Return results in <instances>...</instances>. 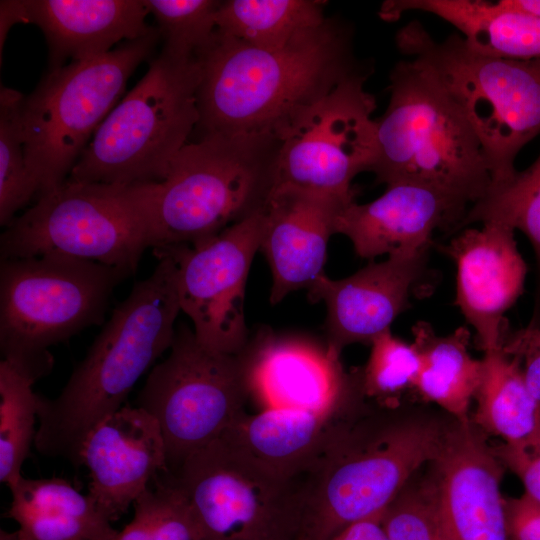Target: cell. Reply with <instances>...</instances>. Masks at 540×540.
<instances>
[{"mask_svg": "<svg viewBox=\"0 0 540 540\" xmlns=\"http://www.w3.org/2000/svg\"><path fill=\"white\" fill-rule=\"evenodd\" d=\"M352 38L351 28L333 18L276 49L215 31L196 54L200 136H275L301 108L348 77L369 71L356 59Z\"/></svg>", "mask_w": 540, "mask_h": 540, "instance_id": "1", "label": "cell"}, {"mask_svg": "<svg viewBox=\"0 0 540 540\" xmlns=\"http://www.w3.org/2000/svg\"><path fill=\"white\" fill-rule=\"evenodd\" d=\"M450 422L360 399L337 419L305 475L302 540H327L382 517L415 473L439 457Z\"/></svg>", "mask_w": 540, "mask_h": 540, "instance_id": "2", "label": "cell"}, {"mask_svg": "<svg viewBox=\"0 0 540 540\" xmlns=\"http://www.w3.org/2000/svg\"><path fill=\"white\" fill-rule=\"evenodd\" d=\"M152 252L158 259L152 274L114 308L59 395H38L34 445L42 455L80 466L90 432L123 407L140 377L170 349L181 311L177 265L169 254Z\"/></svg>", "mask_w": 540, "mask_h": 540, "instance_id": "3", "label": "cell"}, {"mask_svg": "<svg viewBox=\"0 0 540 540\" xmlns=\"http://www.w3.org/2000/svg\"><path fill=\"white\" fill-rule=\"evenodd\" d=\"M390 98L376 120L378 183L418 182L469 206L482 199L491 175L470 123L435 78L412 59L389 76Z\"/></svg>", "mask_w": 540, "mask_h": 540, "instance_id": "4", "label": "cell"}, {"mask_svg": "<svg viewBox=\"0 0 540 540\" xmlns=\"http://www.w3.org/2000/svg\"><path fill=\"white\" fill-rule=\"evenodd\" d=\"M395 44L463 112L481 143L490 188L509 182L517 173L518 153L540 134V59L484 55L468 47L459 33L438 42L416 20L396 33Z\"/></svg>", "mask_w": 540, "mask_h": 540, "instance_id": "5", "label": "cell"}, {"mask_svg": "<svg viewBox=\"0 0 540 540\" xmlns=\"http://www.w3.org/2000/svg\"><path fill=\"white\" fill-rule=\"evenodd\" d=\"M277 150L270 134L188 142L153 184L150 247L193 245L262 208L274 185Z\"/></svg>", "mask_w": 540, "mask_h": 540, "instance_id": "6", "label": "cell"}, {"mask_svg": "<svg viewBox=\"0 0 540 540\" xmlns=\"http://www.w3.org/2000/svg\"><path fill=\"white\" fill-rule=\"evenodd\" d=\"M197 56L165 48L103 120L67 179L134 185L162 181L199 123Z\"/></svg>", "mask_w": 540, "mask_h": 540, "instance_id": "7", "label": "cell"}, {"mask_svg": "<svg viewBox=\"0 0 540 540\" xmlns=\"http://www.w3.org/2000/svg\"><path fill=\"white\" fill-rule=\"evenodd\" d=\"M127 271L60 253L0 260V349L35 382L48 375V348L101 325Z\"/></svg>", "mask_w": 540, "mask_h": 540, "instance_id": "8", "label": "cell"}, {"mask_svg": "<svg viewBox=\"0 0 540 540\" xmlns=\"http://www.w3.org/2000/svg\"><path fill=\"white\" fill-rule=\"evenodd\" d=\"M153 183L67 179L5 227L0 260L60 253L134 275L150 247Z\"/></svg>", "mask_w": 540, "mask_h": 540, "instance_id": "9", "label": "cell"}, {"mask_svg": "<svg viewBox=\"0 0 540 540\" xmlns=\"http://www.w3.org/2000/svg\"><path fill=\"white\" fill-rule=\"evenodd\" d=\"M157 29L100 56L49 70L25 97L26 164L38 196L64 183L97 128L115 107L138 65L159 38Z\"/></svg>", "mask_w": 540, "mask_h": 540, "instance_id": "10", "label": "cell"}, {"mask_svg": "<svg viewBox=\"0 0 540 540\" xmlns=\"http://www.w3.org/2000/svg\"><path fill=\"white\" fill-rule=\"evenodd\" d=\"M170 474L202 540H302L305 476L275 472L227 433Z\"/></svg>", "mask_w": 540, "mask_h": 540, "instance_id": "11", "label": "cell"}, {"mask_svg": "<svg viewBox=\"0 0 540 540\" xmlns=\"http://www.w3.org/2000/svg\"><path fill=\"white\" fill-rule=\"evenodd\" d=\"M240 358L202 345L186 324L175 328L167 358L149 373L137 403L158 422L169 472L219 438L245 413Z\"/></svg>", "mask_w": 540, "mask_h": 540, "instance_id": "12", "label": "cell"}, {"mask_svg": "<svg viewBox=\"0 0 540 540\" xmlns=\"http://www.w3.org/2000/svg\"><path fill=\"white\" fill-rule=\"evenodd\" d=\"M357 73L301 108L276 133L274 185L292 186L354 202L352 180L378 158L376 100Z\"/></svg>", "mask_w": 540, "mask_h": 540, "instance_id": "13", "label": "cell"}, {"mask_svg": "<svg viewBox=\"0 0 540 540\" xmlns=\"http://www.w3.org/2000/svg\"><path fill=\"white\" fill-rule=\"evenodd\" d=\"M262 228L263 207L193 245L152 249L175 260L181 311L198 341L211 350L237 355L249 341L245 288Z\"/></svg>", "mask_w": 540, "mask_h": 540, "instance_id": "14", "label": "cell"}, {"mask_svg": "<svg viewBox=\"0 0 540 540\" xmlns=\"http://www.w3.org/2000/svg\"><path fill=\"white\" fill-rule=\"evenodd\" d=\"M248 400L259 411L287 408L338 413L361 396L353 370L326 341L260 329L238 354Z\"/></svg>", "mask_w": 540, "mask_h": 540, "instance_id": "15", "label": "cell"}, {"mask_svg": "<svg viewBox=\"0 0 540 540\" xmlns=\"http://www.w3.org/2000/svg\"><path fill=\"white\" fill-rule=\"evenodd\" d=\"M429 249L370 261L354 274L334 280L321 275L308 289L311 302L323 301L326 343L341 353L351 344L371 342L411 307L431 293Z\"/></svg>", "mask_w": 540, "mask_h": 540, "instance_id": "16", "label": "cell"}, {"mask_svg": "<svg viewBox=\"0 0 540 540\" xmlns=\"http://www.w3.org/2000/svg\"><path fill=\"white\" fill-rule=\"evenodd\" d=\"M431 466L448 540H509L500 490L505 468L471 419L451 420Z\"/></svg>", "mask_w": 540, "mask_h": 540, "instance_id": "17", "label": "cell"}, {"mask_svg": "<svg viewBox=\"0 0 540 540\" xmlns=\"http://www.w3.org/2000/svg\"><path fill=\"white\" fill-rule=\"evenodd\" d=\"M456 266V299L484 352L502 346L509 329L505 313L524 291L527 265L514 230L497 222L463 229L441 247Z\"/></svg>", "mask_w": 540, "mask_h": 540, "instance_id": "18", "label": "cell"}, {"mask_svg": "<svg viewBox=\"0 0 540 540\" xmlns=\"http://www.w3.org/2000/svg\"><path fill=\"white\" fill-rule=\"evenodd\" d=\"M80 465L89 471V496L111 522L169 471L161 428L139 406H123L101 421L82 446Z\"/></svg>", "mask_w": 540, "mask_h": 540, "instance_id": "19", "label": "cell"}, {"mask_svg": "<svg viewBox=\"0 0 540 540\" xmlns=\"http://www.w3.org/2000/svg\"><path fill=\"white\" fill-rule=\"evenodd\" d=\"M469 205L434 187L418 182L386 186L375 200L343 208L335 234L345 235L355 253L373 260L382 255L411 254L433 245L436 230H458Z\"/></svg>", "mask_w": 540, "mask_h": 540, "instance_id": "20", "label": "cell"}, {"mask_svg": "<svg viewBox=\"0 0 540 540\" xmlns=\"http://www.w3.org/2000/svg\"><path fill=\"white\" fill-rule=\"evenodd\" d=\"M148 14L144 0H2L0 43L17 23L37 25L49 47L52 70L67 59L100 56L115 44L151 34L156 29L146 23Z\"/></svg>", "mask_w": 540, "mask_h": 540, "instance_id": "21", "label": "cell"}, {"mask_svg": "<svg viewBox=\"0 0 540 540\" xmlns=\"http://www.w3.org/2000/svg\"><path fill=\"white\" fill-rule=\"evenodd\" d=\"M350 204L292 186H273L263 206L261 251L272 273L269 301L308 289L321 275L340 211Z\"/></svg>", "mask_w": 540, "mask_h": 540, "instance_id": "22", "label": "cell"}, {"mask_svg": "<svg viewBox=\"0 0 540 540\" xmlns=\"http://www.w3.org/2000/svg\"><path fill=\"white\" fill-rule=\"evenodd\" d=\"M407 11L434 14L454 26L472 50L519 60L540 59V18L503 0H390L379 15L395 21Z\"/></svg>", "mask_w": 540, "mask_h": 540, "instance_id": "23", "label": "cell"}, {"mask_svg": "<svg viewBox=\"0 0 540 540\" xmlns=\"http://www.w3.org/2000/svg\"><path fill=\"white\" fill-rule=\"evenodd\" d=\"M9 488L6 516L20 540H110L117 532L89 494L63 478L22 476Z\"/></svg>", "mask_w": 540, "mask_h": 540, "instance_id": "24", "label": "cell"}, {"mask_svg": "<svg viewBox=\"0 0 540 540\" xmlns=\"http://www.w3.org/2000/svg\"><path fill=\"white\" fill-rule=\"evenodd\" d=\"M338 413L271 408L243 413L227 433L250 455L288 477L305 476L325 447Z\"/></svg>", "mask_w": 540, "mask_h": 540, "instance_id": "25", "label": "cell"}, {"mask_svg": "<svg viewBox=\"0 0 540 540\" xmlns=\"http://www.w3.org/2000/svg\"><path fill=\"white\" fill-rule=\"evenodd\" d=\"M412 334L420 359L412 393L436 404L457 421L470 420L469 409L481 381L483 362L470 354L469 329L461 326L441 336L431 324L418 321Z\"/></svg>", "mask_w": 540, "mask_h": 540, "instance_id": "26", "label": "cell"}, {"mask_svg": "<svg viewBox=\"0 0 540 540\" xmlns=\"http://www.w3.org/2000/svg\"><path fill=\"white\" fill-rule=\"evenodd\" d=\"M482 377L471 421L485 435L520 444L540 438V404L530 392L519 362L501 347L484 352Z\"/></svg>", "mask_w": 540, "mask_h": 540, "instance_id": "27", "label": "cell"}, {"mask_svg": "<svg viewBox=\"0 0 540 540\" xmlns=\"http://www.w3.org/2000/svg\"><path fill=\"white\" fill-rule=\"evenodd\" d=\"M324 1L227 0L216 12V32L257 48H282L326 21Z\"/></svg>", "mask_w": 540, "mask_h": 540, "instance_id": "28", "label": "cell"}, {"mask_svg": "<svg viewBox=\"0 0 540 540\" xmlns=\"http://www.w3.org/2000/svg\"><path fill=\"white\" fill-rule=\"evenodd\" d=\"M487 222L520 230L531 243L537 264V289L529 324L540 325V154L529 168L517 171L506 184L490 188L482 199L471 205L458 230Z\"/></svg>", "mask_w": 540, "mask_h": 540, "instance_id": "29", "label": "cell"}, {"mask_svg": "<svg viewBox=\"0 0 540 540\" xmlns=\"http://www.w3.org/2000/svg\"><path fill=\"white\" fill-rule=\"evenodd\" d=\"M34 383L7 360L0 361V481L8 487L22 477V465L36 436Z\"/></svg>", "mask_w": 540, "mask_h": 540, "instance_id": "30", "label": "cell"}, {"mask_svg": "<svg viewBox=\"0 0 540 540\" xmlns=\"http://www.w3.org/2000/svg\"><path fill=\"white\" fill-rule=\"evenodd\" d=\"M363 367L353 370L362 397L378 406L398 408L401 398L412 393L420 366L412 343L390 330L377 336Z\"/></svg>", "mask_w": 540, "mask_h": 540, "instance_id": "31", "label": "cell"}, {"mask_svg": "<svg viewBox=\"0 0 540 540\" xmlns=\"http://www.w3.org/2000/svg\"><path fill=\"white\" fill-rule=\"evenodd\" d=\"M25 96L1 85L0 88V224L6 227L15 214L35 195L37 187L26 164L22 129Z\"/></svg>", "mask_w": 540, "mask_h": 540, "instance_id": "32", "label": "cell"}, {"mask_svg": "<svg viewBox=\"0 0 540 540\" xmlns=\"http://www.w3.org/2000/svg\"><path fill=\"white\" fill-rule=\"evenodd\" d=\"M157 23L165 49L182 56H196L212 39L216 12L215 0H144Z\"/></svg>", "mask_w": 540, "mask_h": 540, "instance_id": "33", "label": "cell"}, {"mask_svg": "<svg viewBox=\"0 0 540 540\" xmlns=\"http://www.w3.org/2000/svg\"><path fill=\"white\" fill-rule=\"evenodd\" d=\"M387 540H448L440 519L432 472L413 478L385 510Z\"/></svg>", "mask_w": 540, "mask_h": 540, "instance_id": "34", "label": "cell"}, {"mask_svg": "<svg viewBox=\"0 0 540 540\" xmlns=\"http://www.w3.org/2000/svg\"><path fill=\"white\" fill-rule=\"evenodd\" d=\"M163 505L152 540H202V533L185 495L170 472L159 474Z\"/></svg>", "mask_w": 540, "mask_h": 540, "instance_id": "35", "label": "cell"}, {"mask_svg": "<svg viewBox=\"0 0 540 540\" xmlns=\"http://www.w3.org/2000/svg\"><path fill=\"white\" fill-rule=\"evenodd\" d=\"M492 447L504 468L521 480L524 493L540 503V438L520 444L502 442Z\"/></svg>", "mask_w": 540, "mask_h": 540, "instance_id": "36", "label": "cell"}, {"mask_svg": "<svg viewBox=\"0 0 540 540\" xmlns=\"http://www.w3.org/2000/svg\"><path fill=\"white\" fill-rule=\"evenodd\" d=\"M501 348L519 362L525 382L540 404V326L509 330Z\"/></svg>", "mask_w": 540, "mask_h": 540, "instance_id": "37", "label": "cell"}, {"mask_svg": "<svg viewBox=\"0 0 540 540\" xmlns=\"http://www.w3.org/2000/svg\"><path fill=\"white\" fill-rule=\"evenodd\" d=\"M149 488L134 502L132 520L117 530L110 540H152L163 505V487L159 475Z\"/></svg>", "mask_w": 540, "mask_h": 540, "instance_id": "38", "label": "cell"}, {"mask_svg": "<svg viewBox=\"0 0 540 540\" xmlns=\"http://www.w3.org/2000/svg\"><path fill=\"white\" fill-rule=\"evenodd\" d=\"M509 540H540V503L523 493L504 497Z\"/></svg>", "mask_w": 540, "mask_h": 540, "instance_id": "39", "label": "cell"}, {"mask_svg": "<svg viewBox=\"0 0 540 540\" xmlns=\"http://www.w3.org/2000/svg\"><path fill=\"white\" fill-rule=\"evenodd\" d=\"M381 519L377 517L355 522L327 540H387Z\"/></svg>", "mask_w": 540, "mask_h": 540, "instance_id": "40", "label": "cell"}, {"mask_svg": "<svg viewBox=\"0 0 540 540\" xmlns=\"http://www.w3.org/2000/svg\"><path fill=\"white\" fill-rule=\"evenodd\" d=\"M503 2L511 8L540 18V0H503Z\"/></svg>", "mask_w": 540, "mask_h": 540, "instance_id": "41", "label": "cell"}, {"mask_svg": "<svg viewBox=\"0 0 540 540\" xmlns=\"http://www.w3.org/2000/svg\"><path fill=\"white\" fill-rule=\"evenodd\" d=\"M0 540H20L17 530L8 532L6 530H0Z\"/></svg>", "mask_w": 540, "mask_h": 540, "instance_id": "42", "label": "cell"}]
</instances>
